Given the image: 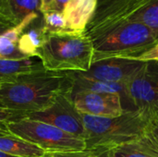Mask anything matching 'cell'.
<instances>
[{
	"mask_svg": "<svg viewBox=\"0 0 158 157\" xmlns=\"http://www.w3.org/2000/svg\"><path fill=\"white\" fill-rule=\"evenodd\" d=\"M72 89L68 71L29 72L0 83V105L23 118L48 107L60 93Z\"/></svg>",
	"mask_w": 158,
	"mask_h": 157,
	"instance_id": "1",
	"label": "cell"
},
{
	"mask_svg": "<svg viewBox=\"0 0 158 157\" xmlns=\"http://www.w3.org/2000/svg\"><path fill=\"white\" fill-rule=\"evenodd\" d=\"M82 115L85 150L101 151L139 141L146 132L151 118L138 110L125 111L116 118Z\"/></svg>",
	"mask_w": 158,
	"mask_h": 157,
	"instance_id": "2",
	"label": "cell"
},
{
	"mask_svg": "<svg viewBox=\"0 0 158 157\" xmlns=\"http://www.w3.org/2000/svg\"><path fill=\"white\" fill-rule=\"evenodd\" d=\"M37 57L48 71L84 72L93 64L94 46L85 31L46 33Z\"/></svg>",
	"mask_w": 158,
	"mask_h": 157,
	"instance_id": "3",
	"label": "cell"
},
{
	"mask_svg": "<svg viewBox=\"0 0 158 157\" xmlns=\"http://www.w3.org/2000/svg\"><path fill=\"white\" fill-rule=\"evenodd\" d=\"M90 39L94 46V63L111 57L132 59L150 48L158 34L143 23L129 21Z\"/></svg>",
	"mask_w": 158,
	"mask_h": 157,
	"instance_id": "4",
	"label": "cell"
},
{
	"mask_svg": "<svg viewBox=\"0 0 158 157\" xmlns=\"http://www.w3.org/2000/svg\"><path fill=\"white\" fill-rule=\"evenodd\" d=\"M7 128L10 134L40 147L46 153L85 150L82 139L38 120L20 118L9 121Z\"/></svg>",
	"mask_w": 158,
	"mask_h": 157,
	"instance_id": "5",
	"label": "cell"
},
{
	"mask_svg": "<svg viewBox=\"0 0 158 157\" xmlns=\"http://www.w3.org/2000/svg\"><path fill=\"white\" fill-rule=\"evenodd\" d=\"M157 0H99L96 11L86 28L91 38L131 19Z\"/></svg>",
	"mask_w": 158,
	"mask_h": 157,
	"instance_id": "6",
	"label": "cell"
},
{
	"mask_svg": "<svg viewBox=\"0 0 158 157\" xmlns=\"http://www.w3.org/2000/svg\"><path fill=\"white\" fill-rule=\"evenodd\" d=\"M23 118L55 126L83 140L84 126L82 115L75 107L72 100V91L60 93L48 107L27 114Z\"/></svg>",
	"mask_w": 158,
	"mask_h": 157,
	"instance_id": "7",
	"label": "cell"
},
{
	"mask_svg": "<svg viewBox=\"0 0 158 157\" xmlns=\"http://www.w3.org/2000/svg\"><path fill=\"white\" fill-rule=\"evenodd\" d=\"M126 89L136 110L152 118L158 107V62H144L126 83Z\"/></svg>",
	"mask_w": 158,
	"mask_h": 157,
	"instance_id": "8",
	"label": "cell"
},
{
	"mask_svg": "<svg viewBox=\"0 0 158 157\" xmlns=\"http://www.w3.org/2000/svg\"><path fill=\"white\" fill-rule=\"evenodd\" d=\"M143 64L144 62L137 60L111 57L94 62L87 71H69V73L89 81L126 84Z\"/></svg>",
	"mask_w": 158,
	"mask_h": 157,
	"instance_id": "9",
	"label": "cell"
},
{
	"mask_svg": "<svg viewBox=\"0 0 158 157\" xmlns=\"http://www.w3.org/2000/svg\"><path fill=\"white\" fill-rule=\"evenodd\" d=\"M72 100L77 110L83 115L116 118L125 112L121 96L118 93L79 91L72 93Z\"/></svg>",
	"mask_w": 158,
	"mask_h": 157,
	"instance_id": "10",
	"label": "cell"
},
{
	"mask_svg": "<svg viewBox=\"0 0 158 157\" xmlns=\"http://www.w3.org/2000/svg\"><path fill=\"white\" fill-rule=\"evenodd\" d=\"M97 5L98 0H70L63 11L67 30L84 32L96 11Z\"/></svg>",
	"mask_w": 158,
	"mask_h": 157,
	"instance_id": "11",
	"label": "cell"
},
{
	"mask_svg": "<svg viewBox=\"0 0 158 157\" xmlns=\"http://www.w3.org/2000/svg\"><path fill=\"white\" fill-rule=\"evenodd\" d=\"M38 18V13L30 14L18 25L0 34V59L21 60L27 58L19 49V39L22 32Z\"/></svg>",
	"mask_w": 158,
	"mask_h": 157,
	"instance_id": "12",
	"label": "cell"
},
{
	"mask_svg": "<svg viewBox=\"0 0 158 157\" xmlns=\"http://www.w3.org/2000/svg\"><path fill=\"white\" fill-rule=\"evenodd\" d=\"M69 73V71H68ZM69 75L73 79V89L72 93L79 91H91L95 93H118L121 96L122 105L125 111H135L136 108L131 102L127 94L126 84L124 83H115V82H105L97 81H89L81 78H77Z\"/></svg>",
	"mask_w": 158,
	"mask_h": 157,
	"instance_id": "13",
	"label": "cell"
},
{
	"mask_svg": "<svg viewBox=\"0 0 158 157\" xmlns=\"http://www.w3.org/2000/svg\"><path fill=\"white\" fill-rule=\"evenodd\" d=\"M0 151L16 157H44L48 153L14 135H0Z\"/></svg>",
	"mask_w": 158,
	"mask_h": 157,
	"instance_id": "14",
	"label": "cell"
},
{
	"mask_svg": "<svg viewBox=\"0 0 158 157\" xmlns=\"http://www.w3.org/2000/svg\"><path fill=\"white\" fill-rule=\"evenodd\" d=\"M32 23L22 32L19 39V49L27 58L37 56L46 36L42 20L34 26H32Z\"/></svg>",
	"mask_w": 158,
	"mask_h": 157,
	"instance_id": "15",
	"label": "cell"
},
{
	"mask_svg": "<svg viewBox=\"0 0 158 157\" xmlns=\"http://www.w3.org/2000/svg\"><path fill=\"white\" fill-rule=\"evenodd\" d=\"M44 69L41 61H34L31 58L21 60L0 59V83L17 78L21 74Z\"/></svg>",
	"mask_w": 158,
	"mask_h": 157,
	"instance_id": "16",
	"label": "cell"
},
{
	"mask_svg": "<svg viewBox=\"0 0 158 157\" xmlns=\"http://www.w3.org/2000/svg\"><path fill=\"white\" fill-rule=\"evenodd\" d=\"M12 15L19 23L30 14L41 13V0H8Z\"/></svg>",
	"mask_w": 158,
	"mask_h": 157,
	"instance_id": "17",
	"label": "cell"
},
{
	"mask_svg": "<svg viewBox=\"0 0 158 157\" xmlns=\"http://www.w3.org/2000/svg\"><path fill=\"white\" fill-rule=\"evenodd\" d=\"M42 14H43V18H42L43 26L46 33L61 32V31H68L63 12L47 10L43 12Z\"/></svg>",
	"mask_w": 158,
	"mask_h": 157,
	"instance_id": "18",
	"label": "cell"
},
{
	"mask_svg": "<svg viewBox=\"0 0 158 157\" xmlns=\"http://www.w3.org/2000/svg\"><path fill=\"white\" fill-rule=\"evenodd\" d=\"M131 21L143 23L158 34V0L133 17Z\"/></svg>",
	"mask_w": 158,
	"mask_h": 157,
	"instance_id": "19",
	"label": "cell"
},
{
	"mask_svg": "<svg viewBox=\"0 0 158 157\" xmlns=\"http://www.w3.org/2000/svg\"><path fill=\"white\" fill-rule=\"evenodd\" d=\"M110 153L113 157H154L143 149L137 142L113 148Z\"/></svg>",
	"mask_w": 158,
	"mask_h": 157,
	"instance_id": "20",
	"label": "cell"
},
{
	"mask_svg": "<svg viewBox=\"0 0 158 157\" xmlns=\"http://www.w3.org/2000/svg\"><path fill=\"white\" fill-rule=\"evenodd\" d=\"M20 118H22L20 115L4 108H0V135H11L7 128V123Z\"/></svg>",
	"mask_w": 158,
	"mask_h": 157,
	"instance_id": "21",
	"label": "cell"
},
{
	"mask_svg": "<svg viewBox=\"0 0 158 157\" xmlns=\"http://www.w3.org/2000/svg\"><path fill=\"white\" fill-rule=\"evenodd\" d=\"M0 21L15 27L19 24L14 16L11 13L8 0H0Z\"/></svg>",
	"mask_w": 158,
	"mask_h": 157,
	"instance_id": "22",
	"label": "cell"
},
{
	"mask_svg": "<svg viewBox=\"0 0 158 157\" xmlns=\"http://www.w3.org/2000/svg\"><path fill=\"white\" fill-rule=\"evenodd\" d=\"M132 60L141 62H158V39L150 48L142 53L140 56L133 57Z\"/></svg>",
	"mask_w": 158,
	"mask_h": 157,
	"instance_id": "23",
	"label": "cell"
},
{
	"mask_svg": "<svg viewBox=\"0 0 158 157\" xmlns=\"http://www.w3.org/2000/svg\"><path fill=\"white\" fill-rule=\"evenodd\" d=\"M137 143L143 149H144L152 156L158 157V147L146 134H144L139 141H137Z\"/></svg>",
	"mask_w": 158,
	"mask_h": 157,
	"instance_id": "24",
	"label": "cell"
},
{
	"mask_svg": "<svg viewBox=\"0 0 158 157\" xmlns=\"http://www.w3.org/2000/svg\"><path fill=\"white\" fill-rule=\"evenodd\" d=\"M145 134L158 147V118L156 117L153 116L151 118Z\"/></svg>",
	"mask_w": 158,
	"mask_h": 157,
	"instance_id": "25",
	"label": "cell"
},
{
	"mask_svg": "<svg viewBox=\"0 0 158 157\" xmlns=\"http://www.w3.org/2000/svg\"><path fill=\"white\" fill-rule=\"evenodd\" d=\"M92 154L91 151H72V152H57L48 153L44 157H89Z\"/></svg>",
	"mask_w": 158,
	"mask_h": 157,
	"instance_id": "26",
	"label": "cell"
},
{
	"mask_svg": "<svg viewBox=\"0 0 158 157\" xmlns=\"http://www.w3.org/2000/svg\"><path fill=\"white\" fill-rule=\"evenodd\" d=\"M70 0H54L52 4L49 6L48 10H54V11H58V12H63L66 6Z\"/></svg>",
	"mask_w": 158,
	"mask_h": 157,
	"instance_id": "27",
	"label": "cell"
},
{
	"mask_svg": "<svg viewBox=\"0 0 158 157\" xmlns=\"http://www.w3.org/2000/svg\"><path fill=\"white\" fill-rule=\"evenodd\" d=\"M92 152V151H91ZM89 157H113L111 155L110 150H101V151H93Z\"/></svg>",
	"mask_w": 158,
	"mask_h": 157,
	"instance_id": "28",
	"label": "cell"
},
{
	"mask_svg": "<svg viewBox=\"0 0 158 157\" xmlns=\"http://www.w3.org/2000/svg\"><path fill=\"white\" fill-rule=\"evenodd\" d=\"M54 0H41V8H40V11L41 13L44 12V11H47L49 9V6L50 5L52 4Z\"/></svg>",
	"mask_w": 158,
	"mask_h": 157,
	"instance_id": "29",
	"label": "cell"
},
{
	"mask_svg": "<svg viewBox=\"0 0 158 157\" xmlns=\"http://www.w3.org/2000/svg\"><path fill=\"white\" fill-rule=\"evenodd\" d=\"M10 28H12L11 25H8L6 23H4V22H1L0 21V34H2L3 32L6 31L7 30H9Z\"/></svg>",
	"mask_w": 158,
	"mask_h": 157,
	"instance_id": "30",
	"label": "cell"
},
{
	"mask_svg": "<svg viewBox=\"0 0 158 157\" xmlns=\"http://www.w3.org/2000/svg\"><path fill=\"white\" fill-rule=\"evenodd\" d=\"M0 157H16V156H12V155H7V154L4 153V152H2V151H0Z\"/></svg>",
	"mask_w": 158,
	"mask_h": 157,
	"instance_id": "31",
	"label": "cell"
},
{
	"mask_svg": "<svg viewBox=\"0 0 158 157\" xmlns=\"http://www.w3.org/2000/svg\"><path fill=\"white\" fill-rule=\"evenodd\" d=\"M154 116H155V117H156V118H158V107H157V108H156V112H155Z\"/></svg>",
	"mask_w": 158,
	"mask_h": 157,
	"instance_id": "32",
	"label": "cell"
},
{
	"mask_svg": "<svg viewBox=\"0 0 158 157\" xmlns=\"http://www.w3.org/2000/svg\"><path fill=\"white\" fill-rule=\"evenodd\" d=\"M98 1H99V0H98Z\"/></svg>",
	"mask_w": 158,
	"mask_h": 157,
	"instance_id": "33",
	"label": "cell"
}]
</instances>
